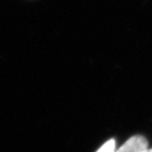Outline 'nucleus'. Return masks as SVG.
Returning a JSON list of instances; mask_svg holds the SVG:
<instances>
[{
	"mask_svg": "<svg viewBox=\"0 0 152 152\" xmlns=\"http://www.w3.org/2000/svg\"><path fill=\"white\" fill-rule=\"evenodd\" d=\"M146 152H152V148H150V149H149V148H148V150H147Z\"/></svg>",
	"mask_w": 152,
	"mask_h": 152,
	"instance_id": "obj_3",
	"label": "nucleus"
},
{
	"mask_svg": "<svg viewBox=\"0 0 152 152\" xmlns=\"http://www.w3.org/2000/svg\"><path fill=\"white\" fill-rule=\"evenodd\" d=\"M148 150V142L142 135H134L124 142L115 152H146Z\"/></svg>",
	"mask_w": 152,
	"mask_h": 152,
	"instance_id": "obj_1",
	"label": "nucleus"
},
{
	"mask_svg": "<svg viewBox=\"0 0 152 152\" xmlns=\"http://www.w3.org/2000/svg\"><path fill=\"white\" fill-rule=\"evenodd\" d=\"M115 139H110L99 148L97 152H115Z\"/></svg>",
	"mask_w": 152,
	"mask_h": 152,
	"instance_id": "obj_2",
	"label": "nucleus"
}]
</instances>
